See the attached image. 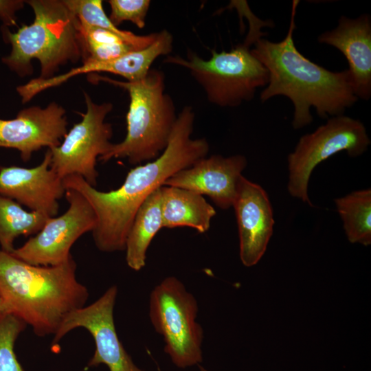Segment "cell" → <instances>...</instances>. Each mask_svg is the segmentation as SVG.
<instances>
[{
  "label": "cell",
  "instance_id": "cell-26",
  "mask_svg": "<svg viewBox=\"0 0 371 371\" xmlns=\"http://www.w3.org/2000/svg\"><path fill=\"white\" fill-rule=\"evenodd\" d=\"M2 312H7V311L0 295V313H2Z\"/></svg>",
  "mask_w": 371,
  "mask_h": 371
},
{
  "label": "cell",
  "instance_id": "cell-22",
  "mask_svg": "<svg viewBox=\"0 0 371 371\" xmlns=\"http://www.w3.org/2000/svg\"><path fill=\"white\" fill-rule=\"evenodd\" d=\"M64 2L80 21L117 34L138 49L149 46L157 37L158 32L137 35L119 29L106 14L101 0H64Z\"/></svg>",
  "mask_w": 371,
  "mask_h": 371
},
{
  "label": "cell",
  "instance_id": "cell-18",
  "mask_svg": "<svg viewBox=\"0 0 371 371\" xmlns=\"http://www.w3.org/2000/svg\"><path fill=\"white\" fill-rule=\"evenodd\" d=\"M163 227H190L199 233L207 232L215 209L203 195L192 191L163 186L161 187Z\"/></svg>",
  "mask_w": 371,
  "mask_h": 371
},
{
  "label": "cell",
  "instance_id": "cell-2",
  "mask_svg": "<svg viewBox=\"0 0 371 371\" xmlns=\"http://www.w3.org/2000/svg\"><path fill=\"white\" fill-rule=\"evenodd\" d=\"M299 1L292 3L290 25L285 38L272 42L257 38L252 54L268 72V83L260 93L262 102L278 95L290 99L294 106L295 129L313 121L311 108L322 118L343 115L358 100L347 69L331 71L312 62L296 48L293 40L295 16Z\"/></svg>",
  "mask_w": 371,
  "mask_h": 371
},
{
  "label": "cell",
  "instance_id": "cell-23",
  "mask_svg": "<svg viewBox=\"0 0 371 371\" xmlns=\"http://www.w3.org/2000/svg\"><path fill=\"white\" fill-rule=\"evenodd\" d=\"M26 326L13 314L0 313V371H24L14 352V344Z\"/></svg>",
  "mask_w": 371,
  "mask_h": 371
},
{
  "label": "cell",
  "instance_id": "cell-21",
  "mask_svg": "<svg viewBox=\"0 0 371 371\" xmlns=\"http://www.w3.org/2000/svg\"><path fill=\"white\" fill-rule=\"evenodd\" d=\"M344 227L351 243H371V190L354 191L335 201Z\"/></svg>",
  "mask_w": 371,
  "mask_h": 371
},
{
  "label": "cell",
  "instance_id": "cell-12",
  "mask_svg": "<svg viewBox=\"0 0 371 371\" xmlns=\"http://www.w3.org/2000/svg\"><path fill=\"white\" fill-rule=\"evenodd\" d=\"M67 126L66 111L55 102L45 108H25L13 119H0V148L17 150L26 162L41 148L60 145L67 133Z\"/></svg>",
  "mask_w": 371,
  "mask_h": 371
},
{
  "label": "cell",
  "instance_id": "cell-1",
  "mask_svg": "<svg viewBox=\"0 0 371 371\" xmlns=\"http://www.w3.org/2000/svg\"><path fill=\"white\" fill-rule=\"evenodd\" d=\"M194 117L192 107L185 106L177 115L163 152L153 161L130 170L116 190L100 191L76 175L63 179L65 189L80 193L92 207L95 225L91 232L100 251H124L134 217L144 201L174 174L207 156L210 150L207 139L191 138Z\"/></svg>",
  "mask_w": 371,
  "mask_h": 371
},
{
  "label": "cell",
  "instance_id": "cell-9",
  "mask_svg": "<svg viewBox=\"0 0 371 371\" xmlns=\"http://www.w3.org/2000/svg\"><path fill=\"white\" fill-rule=\"evenodd\" d=\"M87 111L82 120L74 124L56 147L51 152L50 168L62 179L79 175L93 187L97 185V160L105 154L113 143L112 125L105 121L112 111L111 102L95 103L84 92Z\"/></svg>",
  "mask_w": 371,
  "mask_h": 371
},
{
  "label": "cell",
  "instance_id": "cell-16",
  "mask_svg": "<svg viewBox=\"0 0 371 371\" xmlns=\"http://www.w3.org/2000/svg\"><path fill=\"white\" fill-rule=\"evenodd\" d=\"M172 34L168 30H162L158 32L155 41L142 49L129 52L112 60H87L64 74L47 79L38 77L32 79L25 85V91L29 97L34 98L45 89L60 85L69 78L84 74L106 72L121 76L126 81H137L146 77L159 56H168L172 52Z\"/></svg>",
  "mask_w": 371,
  "mask_h": 371
},
{
  "label": "cell",
  "instance_id": "cell-19",
  "mask_svg": "<svg viewBox=\"0 0 371 371\" xmlns=\"http://www.w3.org/2000/svg\"><path fill=\"white\" fill-rule=\"evenodd\" d=\"M162 227L160 187L141 205L128 232L124 251L131 269L139 271L145 266L148 248Z\"/></svg>",
  "mask_w": 371,
  "mask_h": 371
},
{
  "label": "cell",
  "instance_id": "cell-4",
  "mask_svg": "<svg viewBox=\"0 0 371 371\" xmlns=\"http://www.w3.org/2000/svg\"><path fill=\"white\" fill-rule=\"evenodd\" d=\"M33 10L34 19L12 32L3 27L5 41L10 43L9 55L1 61L19 76L31 75L32 60L41 65V79L54 76L61 66L82 60L78 19L64 0L25 1Z\"/></svg>",
  "mask_w": 371,
  "mask_h": 371
},
{
  "label": "cell",
  "instance_id": "cell-3",
  "mask_svg": "<svg viewBox=\"0 0 371 371\" xmlns=\"http://www.w3.org/2000/svg\"><path fill=\"white\" fill-rule=\"evenodd\" d=\"M0 295L7 312L45 336L55 335L71 313L85 306L89 292L77 280L72 257L58 265L40 266L0 250Z\"/></svg>",
  "mask_w": 371,
  "mask_h": 371
},
{
  "label": "cell",
  "instance_id": "cell-5",
  "mask_svg": "<svg viewBox=\"0 0 371 371\" xmlns=\"http://www.w3.org/2000/svg\"><path fill=\"white\" fill-rule=\"evenodd\" d=\"M89 81L104 82L126 90L130 102L126 114V135L113 144L98 160L126 159L131 165L155 159L166 148L177 115L170 95L165 93V75L150 69L137 81H120L98 74H90Z\"/></svg>",
  "mask_w": 371,
  "mask_h": 371
},
{
  "label": "cell",
  "instance_id": "cell-28",
  "mask_svg": "<svg viewBox=\"0 0 371 371\" xmlns=\"http://www.w3.org/2000/svg\"><path fill=\"white\" fill-rule=\"evenodd\" d=\"M0 168H1V166H0Z\"/></svg>",
  "mask_w": 371,
  "mask_h": 371
},
{
  "label": "cell",
  "instance_id": "cell-24",
  "mask_svg": "<svg viewBox=\"0 0 371 371\" xmlns=\"http://www.w3.org/2000/svg\"><path fill=\"white\" fill-rule=\"evenodd\" d=\"M107 2L111 8L109 18L116 27L124 21H131L139 28L145 26L150 1L109 0Z\"/></svg>",
  "mask_w": 371,
  "mask_h": 371
},
{
  "label": "cell",
  "instance_id": "cell-27",
  "mask_svg": "<svg viewBox=\"0 0 371 371\" xmlns=\"http://www.w3.org/2000/svg\"><path fill=\"white\" fill-rule=\"evenodd\" d=\"M199 370H200V371H208V370H206L205 368L201 367V366L199 367Z\"/></svg>",
  "mask_w": 371,
  "mask_h": 371
},
{
  "label": "cell",
  "instance_id": "cell-14",
  "mask_svg": "<svg viewBox=\"0 0 371 371\" xmlns=\"http://www.w3.org/2000/svg\"><path fill=\"white\" fill-rule=\"evenodd\" d=\"M247 159L241 155H212L174 174L164 186L180 188L209 196L221 209L232 207Z\"/></svg>",
  "mask_w": 371,
  "mask_h": 371
},
{
  "label": "cell",
  "instance_id": "cell-17",
  "mask_svg": "<svg viewBox=\"0 0 371 371\" xmlns=\"http://www.w3.org/2000/svg\"><path fill=\"white\" fill-rule=\"evenodd\" d=\"M317 41L340 51L346 58L353 92L359 99L371 96V19L368 14L356 19L341 16L337 26L321 34Z\"/></svg>",
  "mask_w": 371,
  "mask_h": 371
},
{
  "label": "cell",
  "instance_id": "cell-10",
  "mask_svg": "<svg viewBox=\"0 0 371 371\" xmlns=\"http://www.w3.org/2000/svg\"><path fill=\"white\" fill-rule=\"evenodd\" d=\"M65 196L69 207L62 215L49 217L41 229L10 253L34 265L55 266L72 256L70 249L84 234L95 225L94 212L86 199L75 190L67 188Z\"/></svg>",
  "mask_w": 371,
  "mask_h": 371
},
{
  "label": "cell",
  "instance_id": "cell-7",
  "mask_svg": "<svg viewBox=\"0 0 371 371\" xmlns=\"http://www.w3.org/2000/svg\"><path fill=\"white\" fill-rule=\"evenodd\" d=\"M198 312L196 298L175 276L162 280L150 293L151 324L164 338V352L179 368L203 361V330L196 322Z\"/></svg>",
  "mask_w": 371,
  "mask_h": 371
},
{
  "label": "cell",
  "instance_id": "cell-8",
  "mask_svg": "<svg viewBox=\"0 0 371 371\" xmlns=\"http://www.w3.org/2000/svg\"><path fill=\"white\" fill-rule=\"evenodd\" d=\"M370 144L366 128L359 120L343 115L328 119L313 133L301 137L288 156L290 194L313 206L308 183L316 166L342 150L350 157L361 155Z\"/></svg>",
  "mask_w": 371,
  "mask_h": 371
},
{
  "label": "cell",
  "instance_id": "cell-20",
  "mask_svg": "<svg viewBox=\"0 0 371 371\" xmlns=\"http://www.w3.org/2000/svg\"><path fill=\"white\" fill-rule=\"evenodd\" d=\"M48 218L36 212L27 211L14 200L0 195L1 250L12 253L16 238L35 235Z\"/></svg>",
  "mask_w": 371,
  "mask_h": 371
},
{
  "label": "cell",
  "instance_id": "cell-13",
  "mask_svg": "<svg viewBox=\"0 0 371 371\" xmlns=\"http://www.w3.org/2000/svg\"><path fill=\"white\" fill-rule=\"evenodd\" d=\"M49 148L41 164L32 168L1 167L0 195L47 217H54L59 209L58 200L65 194L60 179L50 168Z\"/></svg>",
  "mask_w": 371,
  "mask_h": 371
},
{
  "label": "cell",
  "instance_id": "cell-11",
  "mask_svg": "<svg viewBox=\"0 0 371 371\" xmlns=\"http://www.w3.org/2000/svg\"><path fill=\"white\" fill-rule=\"evenodd\" d=\"M117 287L110 286L91 304L71 313L54 335L57 344L71 330L84 328L93 338L95 350L89 366L104 364L109 371H144L133 362L118 338L113 318Z\"/></svg>",
  "mask_w": 371,
  "mask_h": 371
},
{
  "label": "cell",
  "instance_id": "cell-15",
  "mask_svg": "<svg viewBox=\"0 0 371 371\" xmlns=\"http://www.w3.org/2000/svg\"><path fill=\"white\" fill-rule=\"evenodd\" d=\"M232 207L238 228L240 258L245 266L251 267L265 254L273 233L271 205L265 190L242 176Z\"/></svg>",
  "mask_w": 371,
  "mask_h": 371
},
{
  "label": "cell",
  "instance_id": "cell-25",
  "mask_svg": "<svg viewBox=\"0 0 371 371\" xmlns=\"http://www.w3.org/2000/svg\"><path fill=\"white\" fill-rule=\"evenodd\" d=\"M25 3L23 0H0V19L4 26L16 25V13L23 9Z\"/></svg>",
  "mask_w": 371,
  "mask_h": 371
},
{
  "label": "cell",
  "instance_id": "cell-6",
  "mask_svg": "<svg viewBox=\"0 0 371 371\" xmlns=\"http://www.w3.org/2000/svg\"><path fill=\"white\" fill-rule=\"evenodd\" d=\"M263 34L258 30L249 29L243 43L227 52L212 49L207 60L190 51L186 58L168 56L163 62L187 69L212 104L236 107L253 99L257 89L268 83L267 69L250 49Z\"/></svg>",
  "mask_w": 371,
  "mask_h": 371
}]
</instances>
